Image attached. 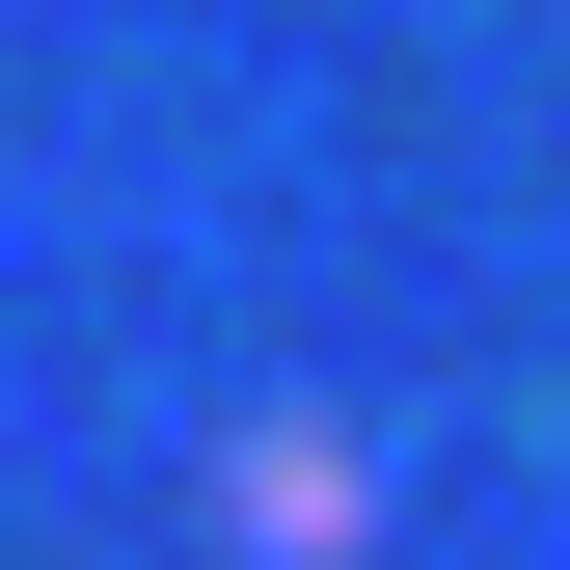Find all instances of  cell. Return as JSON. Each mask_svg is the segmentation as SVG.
<instances>
[{
	"instance_id": "6da1fadb",
	"label": "cell",
	"mask_w": 570,
	"mask_h": 570,
	"mask_svg": "<svg viewBox=\"0 0 570 570\" xmlns=\"http://www.w3.org/2000/svg\"><path fill=\"white\" fill-rule=\"evenodd\" d=\"M218 489H245V543H299V570H326V543H353V435H245V462H218Z\"/></svg>"
}]
</instances>
